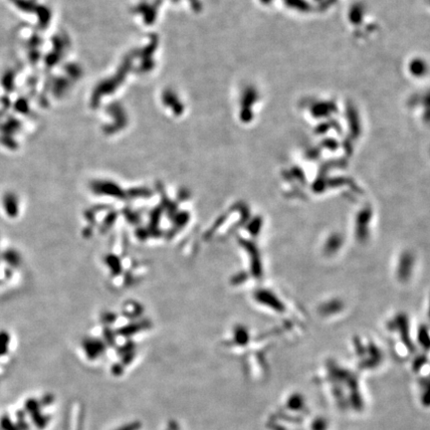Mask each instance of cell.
<instances>
[{
	"label": "cell",
	"mask_w": 430,
	"mask_h": 430,
	"mask_svg": "<svg viewBox=\"0 0 430 430\" xmlns=\"http://www.w3.org/2000/svg\"><path fill=\"white\" fill-rule=\"evenodd\" d=\"M2 208L9 218H16L20 211V200L13 192H6L1 199Z\"/></svg>",
	"instance_id": "1"
},
{
	"label": "cell",
	"mask_w": 430,
	"mask_h": 430,
	"mask_svg": "<svg viewBox=\"0 0 430 430\" xmlns=\"http://www.w3.org/2000/svg\"><path fill=\"white\" fill-rule=\"evenodd\" d=\"M0 259H2L7 265L13 268H17L21 265V255L18 253V251L14 249H7L5 250L1 255H0Z\"/></svg>",
	"instance_id": "2"
},
{
	"label": "cell",
	"mask_w": 430,
	"mask_h": 430,
	"mask_svg": "<svg viewBox=\"0 0 430 430\" xmlns=\"http://www.w3.org/2000/svg\"><path fill=\"white\" fill-rule=\"evenodd\" d=\"M9 344H10L9 334L5 332L0 333V356L4 355L7 352L9 348Z\"/></svg>",
	"instance_id": "3"
}]
</instances>
